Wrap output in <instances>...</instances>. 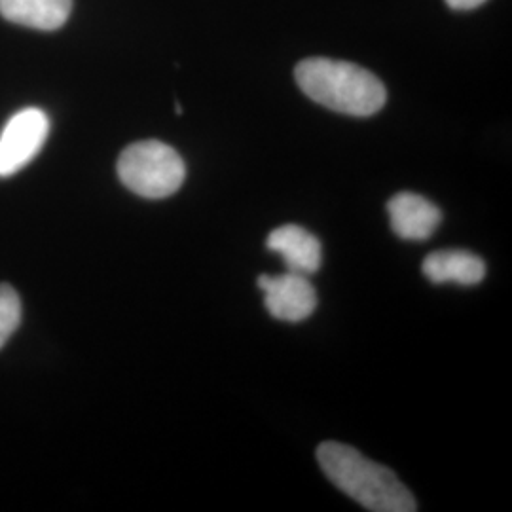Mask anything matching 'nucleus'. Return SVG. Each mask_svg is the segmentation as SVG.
Listing matches in <instances>:
<instances>
[{"instance_id":"f257e3e1","label":"nucleus","mask_w":512,"mask_h":512,"mask_svg":"<svg viewBox=\"0 0 512 512\" xmlns=\"http://www.w3.org/2000/svg\"><path fill=\"white\" fill-rule=\"evenodd\" d=\"M317 461L330 482L368 511L416 512L414 495L391 469L344 442H323Z\"/></svg>"},{"instance_id":"6e6552de","label":"nucleus","mask_w":512,"mask_h":512,"mask_svg":"<svg viewBox=\"0 0 512 512\" xmlns=\"http://www.w3.org/2000/svg\"><path fill=\"white\" fill-rule=\"evenodd\" d=\"M421 270L435 285L458 283L461 287H475L486 277L484 260L475 253L463 249L435 251L425 256Z\"/></svg>"},{"instance_id":"1a4fd4ad","label":"nucleus","mask_w":512,"mask_h":512,"mask_svg":"<svg viewBox=\"0 0 512 512\" xmlns=\"http://www.w3.org/2000/svg\"><path fill=\"white\" fill-rule=\"evenodd\" d=\"M73 0H0V16L23 27L55 31L67 23Z\"/></svg>"},{"instance_id":"0eeeda50","label":"nucleus","mask_w":512,"mask_h":512,"mask_svg":"<svg viewBox=\"0 0 512 512\" xmlns=\"http://www.w3.org/2000/svg\"><path fill=\"white\" fill-rule=\"evenodd\" d=\"M266 247L285 260L289 272L313 275L323 264V245L317 236L296 224L275 228L266 239Z\"/></svg>"},{"instance_id":"9b49d317","label":"nucleus","mask_w":512,"mask_h":512,"mask_svg":"<svg viewBox=\"0 0 512 512\" xmlns=\"http://www.w3.org/2000/svg\"><path fill=\"white\" fill-rule=\"evenodd\" d=\"M486 0H446V4L452 8V10H475L478 6H482Z\"/></svg>"},{"instance_id":"7ed1b4c3","label":"nucleus","mask_w":512,"mask_h":512,"mask_svg":"<svg viewBox=\"0 0 512 512\" xmlns=\"http://www.w3.org/2000/svg\"><path fill=\"white\" fill-rule=\"evenodd\" d=\"M116 171L128 190L147 200L173 196L186 179V165L181 154L156 139L129 145L120 154Z\"/></svg>"},{"instance_id":"39448f33","label":"nucleus","mask_w":512,"mask_h":512,"mask_svg":"<svg viewBox=\"0 0 512 512\" xmlns=\"http://www.w3.org/2000/svg\"><path fill=\"white\" fill-rule=\"evenodd\" d=\"M258 287L264 293V304L279 321H306L317 308V293L308 275L287 272L283 275H260Z\"/></svg>"},{"instance_id":"20e7f679","label":"nucleus","mask_w":512,"mask_h":512,"mask_svg":"<svg viewBox=\"0 0 512 512\" xmlns=\"http://www.w3.org/2000/svg\"><path fill=\"white\" fill-rule=\"evenodd\" d=\"M50 133L48 114L23 109L14 114L0 133V177H12L37 158Z\"/></svg>"},{"instance_id":"f03ea898","label":"nucleus","mask_w":512,"mask_h":512,"mask_svg":"<svg viewBox=\"0 0 512 512\" xmlns=\"http://www.w3.org/2000/svg\"><path fill=\"white\" fill-rule=\"evenodd\" d=\"M294 78L311 101L348 116L368 118L384 109L387 101L384 82L349 61L329 57L302 59L294 69Z\"/></svg>"},{"instance_id":"9d476101","label":"nucleus","mask_w":512,"mask_h":512,"mask_svg":"<svg viewBox=\"0 0 512 512\" xmlns=\"http://www.w3.org/2000/svg\"><path fill=\"white\" fill-rule=\"evenodd\" d=\"M21 323V300L16 289L0 285V349L12 338Z\"/></svg>"},{"instance_id":"423d86ee","label":"nucleus","mask_w":512,"mask_h":512,"mask_svg":"<svg viewBox=\"0 0 512 512\" xmlns=\"http://www.w3.org/2000/svg\"><path fill=\"white\" fill-rule=\"evenodd\" d=\"M391 230L404 241H425L442 222V211L435 203L414 192H399L387 202Z\"/></svg>"}]
</instances>
